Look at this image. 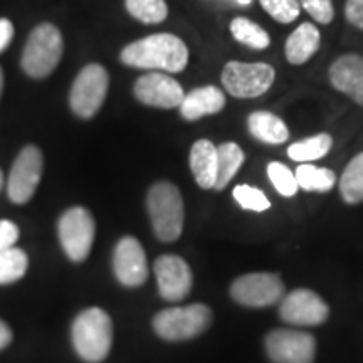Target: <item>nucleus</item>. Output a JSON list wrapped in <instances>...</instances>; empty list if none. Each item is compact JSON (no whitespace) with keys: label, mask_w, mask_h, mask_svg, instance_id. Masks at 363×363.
<instances>
[{"label":"nucleus","mask_w":363,"mask_h":363,"mask_svg":"<svg viewBox=\"0 0 363 363\" xmlns=\"http://www.w3.org/2000/svg\"><path fill=\"white\" fill-rule=\"evenodd\" d=\"M340 194L350 206L363 202V152L353 157L340 179Z\"/></svg>","instance_id":"obj_23"},{"label":"nucleus","mask_w":363,"mask_h":363,"mask_svg":"<svg viewBox=\"0 0 363 363\" xmlns=\"http://www.w3.org/2000/svg\"><path fill=\"white\" fill-rule=\"evenodd\" d=\"M2 91H4V71L0 67V96H2Z\"/></svg>","instance_id":"obj_36"},{"label":"nucleus","mask_w":363,"mask_h":363,"mask_svg":"<svg viewBox=\"0 0 363 363\" xmlns=\"http://www.w3.org/2000/svg\"><path fill=\"white\" fill-rule=\"evenodd\" d=\"M2 187H4V174L2 170H0V190H2Z\"/></svg>","instance_id":"obj_38"},{"label":"nucleus","mask_w":363,"mask_h":363,"mask_svg":"<svg viewBox=\"0 0 363 363\" xmlns=\"http://www.w3.org/2000/svg\"><path fill=\"white\" fill-rule=\"evenodd\" d=\"M11 342H12V331L6 325V321L0 320V350L6 348Z\"/></svg>","instance_id":"obj_35"},{"label":"nucleus","mask_w":363,"mask_h":363,"mask_svg":"<svg viewBox=\"0 0 363 363\" xmlns=\"http://www.w3.org/2000/svg\"><path fill=\"white\" fill-rule=\"evenodd\" d=\"M233 195L235 202L242 208H246V211L264 212L271 207V202L267 201L264 192L256 187H251V185H238Z\"/></svg>","instance_id":"obj_30"},{"label":"nucleus","mask_w":363,"mask_h":363,"mask_svg":"<svg viewBox=\"0 0 363 363\" xmlns=\"http://www.w3.org/2000/svg\"><path fill=\"white\" fill-rule=\"evenodd\" d=\"M321 44V34L316 26L310 24V22H303L298 26L286 40L284 54L288 59L289 65L301 66L315 56L320 49Z\"/></svg>","instance_id":"obj_18"},{"label":"nucleus","mask_w":363,"mask_h":363,"mask_svg":"<svg viewBox=\"0 0 363 363\" xmlns=\"http://www.w3.org/2000/svg\"><path fill=\"white\" fill-rule=\"evenodd\" d=\"M244 158H246V155H244L242 148L238 143L227 142L217 147L216 190H224L229 185V182L234 179V175L242 167Z\"/></svg>","instance_id":"obj_21"},{"label":"nucleus","mask_w":363,"mask_h":363,"mask_svg":"<svg viewBox=\"0 0 363 363\" xmlns=\"http://www.w3.org/2000/svg\"><path fill=\"white\" fill-rule=\"evenodd\" d=\"M13 39V24L9 19H0V54H2Z\"/></svg>","instance_id":"obj_34"},{"label":"nucleus","mask_w":363,"mask_h":363,"mask_svg":"<svg viewBox=\"0 0 363 363\" xmlns=\"http://www.w3.org/2000/svg\"><path fill=\"white\" fill-rule=\"evenodd\" d=\"M230 296L242 306H271L283 299L284 284L279 276L272 272H251L234 281L230 286Z\"/></svg>","instance_id":"obj_10"},{"label":"nucleus","mask_w":363,"mask_h":363,"mask_svg":"<svg viewBox=\"0 0 363 363\" xmlns=\"http://www.w3.org/2000/svg\"><path fill=\"white\" fill-rule=\"evenodd\" d=\"M190 170L203 190L214 189L217 182V147L211 140H199L190 150Z\"/></svg>","instance_id":"obj_19"},{"label":"nucleus","mask_w":363,"mask_h":363,"mask_svg":"<svg viewBox=\"0 0 363 363\" xmlns=\"http://www.w3.org/2000/svg\"><path fill=\"white\" fill-rule=\"evenodd\" d=\"M147 208L153 233L163 242H174L182 235L185 220L184 199L172 182H157L147 195Z\"/></svg>","instance_id":"obj_2"},{"label":"nucleus","mask_w":363,"mask_h":363,"mask_svg":"<svg viewBox=\"0 0 363 363\" xmlns=\"http://www.w3.org/2000/svg\"><path fill=\"white\" fill-rule=\"evenodd\" d=\"M267 357L274 363H313L316 340L298 330H274L266 337Z\"/></svg>","instance_id":"obj_11"},{"label":"nucleus","mask_w":363,"mask_h":363,"mask_svg":"<svg viewBox=\"0 0 363 363\" xmlns=\"http://www.w3.org/2000/svg\"><path fill=\"white\" fill-rule=\"evenodd\" d=\"M225 93L216 86H202L195 88L185 94L184 101L180 104V115L184 120L195 121L203 116L216 115L224 110Z\"/></svg>","instance_id":"obj_17"},{"label":"nucleus","mask_w":363,"mask_h":363,"mask_svg":"<svg viewBox=\"0 0 363 363\" xmlns=\"http://www.w3.org/2000/svg\"><path fill=\"white\" fill-rule=\"evenodd\" d=\"M247 128L257 142L266 145H283L289 138L288 126L271 111L251 113L247 118Z\"/></svg>","instance_id":"obj_20"},{"label":"nucleus","mask_w":363,"mask_h":363,"mask_svg":"<svg viewBox=\"0 0 363 363\" xmlns=\"http://www.w3.org/2000/svg\"><path fill=\"white\" fill-rule=\"evenodd\" d=\"M74 350L83 360L99 363L108 357L113 342V323L108 313L89 308L76 316L71 328Z\"/></svg>","instance_id":"obj_4"},{"label":"nucleus","mask_w":363,"mask_h":363,"mask_svg":"<svg viewBox=\"0 0 363 363\" xmlns=\"http://www.w3.org/2000/svg\"><path fill=\"white\" fill-rule=\"evenodd\" d=\"M61 246L71 261L81 262L89 256L94 240V219L84 207L67 208L57 222Z\"/></svg>","instance_id":"obj_8"},{"label":"nucleus","mask_w":363,"mask_h":363,"mask_svg":"<svg viewBox=\"0 0 363 363\" xmlns=\"http://www.w3.org/2000/svg\"><path fill=\"white\" fill-rule=\"evenodd\" d=\"M113 271L116 279L126 288L142 286L148 278L147 256L142 244L135 238H123L113 252Z\"/></svg>","instance_id":"obj_15"},{"label":"nucleus","mask_w":363,"mask_h":363,"mask_svg":"<svg viewBox=\"0 0 363 363\" xmlns=\"http://www.w3.org/2000/svg\"><path fill=\"white\" fill-rule=\"evenodd\" d=\"M44 169L43 152L35 145H27L13 162L7 180V195L13 203H27L38 189Z\"/></svg>","instance_id":"obj_9"},{"label":"nucleus","mask_w":363,"mask_h":363,"mask_svg":"<svg viewBox=\"0 0 363 363\" xmlns=\"http://www.w3.org/2000/svg\"><path fill=\"white\" fill-rule=\"evenodd\" d=\"M345 19L363 30V0H347L345 4Z\"/></svg>","instance_id":"obj_33"},{"label":"nucleus","mask_w":363,"mask_h":363,"mask_svg":"<svg viewBox=\"0 0 363 363\" xmlns=\"http://www.w3.org/2000/svg\"><path fill=\"white\" fill-rule=\"evenodd\" d=\"M126 12L142 24H160L169 17L165 0H125Z\"/></svg>","instance_id":"obj_26"},{"label":"nucleus","mask_w":363,"mask_h":363,"mask_svg":"<svg viewBox=\"0 0 363 363\" xmlns=\"http://www.w3.org/2000/svg\"><path fill=\"white\" fill-rule=\"evenodd\" d=\"M330 308L310 289H296L281 299L279 316L296 326H318L328 320Z\"/></svg>","instance_id":"obj_13"},{"label":"nucleus","mask_w":363,"mask_h":363,"mask_svg":"<svg viewBox=\"0 0 363 363\" xmlns=\"http://www.w3.org/2000/svg\"><path fill=\"white\" fill-rule=\"evenodd\" d=\"M157 276L158 291L167 301H182L192 289V271L180 256L165 254L153 266Z\"/></svg>","instance_id":"obj_14"},{"label":"nucleus","mask_w":363,"mask_h":363,"mask_svg":"<svg viewBox=\"0 0 363 363\" xmlns=\"http://www.w3.org/2000/svg\"><path fill=\"white\" fill-rule=\"evenodd\" d=\"M235 2H238L239 6H249V4H251L252 0H235Z\"/></svg>","instance_id":"obj_37"},{"label":"nucleus","mask_w":363,"mask_h":363,"mask_svg":"<svg viewBox=\"0 0 363 363\" xmlns=\"http://www.w3.org/2000/svg\"><path fill=\"white\" fill-rule=\"evenodd\" d=\"M65 52L61 30L54 24L44 22L35 26L27 38L21 56V67L33 79H44L56 71Z\"/></svg>","instance_id":"obj_3"},{"label":"nucleus","mask_w":363,"mask_h":363,"mask_svg":"<svg viewBox=\"0 0 363 363\" xmlns=\"http://www.w3.org/2000/svg\"><path fill=\"white\" fill-rule=\"evenodd\" d=\"M29 259L19 247H9L0 251V284H11L26 274Z\"/></svg>","instance_id":"obj_27"},{"label":"nucleus","mask_w":363,"mask_h":363,"mask_svg":"<svg viewBox=\"0 0 363 363\" xmlns=\"http://www.w3.org/2000/svg\"><path fill=\"white\" fill-rule=\"evenodd\" d=\"M301 9L310 13L318 24H330L335 17V9L331 0H299Z\"/></svg>","instance_id":"obj_31"},{"label":"nucleus","mask_w":363,"mask_h":363,"mask_svg":"<svg viewBox=\"0 0 363 363\" xmlns=\"http://www.w3.org/2000/svg\"><path fill=\"white\" fill-rule=\"evenodd\" d=\"M276 71L266 62L230 61L222 69V86L225 93L239 99L259 98L274 84Z\"/></svg>","instance_id":"obj_6"},{"label":"nucleus","mask_w":363,"mask_h":363,"mask_svg":"<svg viewBox=\"0 0 363 363\" xmlns=\"http://www.w3.org/2000/svg\"><path fill=\"white\" fill-rule=\"evenodd\" d=\"M264 11L281 24H291L301 13L299 0H259Z\"/></svg>","instance_id":"obj_29"},{"label":"nucleus","mask_w":363,"mask_h":363,"mask_svg":"<svg viewBox=\"0 0 363 363\" xmlns=\"http://www.w3.org/2000/svg\"><path fill=\"white\" fill-rule=\"evenodd\" d=\"M298 187L306 192H330L337 184V175L330 169H320L311 163H301L294 172Z\"/></svg>","instance_id":"obj_22"},{"label":"nucleus","mask_w":363,"mask_h":363,"mask_svg":"<svg viewBox=\"0 0 363 363\" xmlns=\"http://www.w3.org/2000/svg\"><path fill=\"white\" fill-rule=\"evenodd\" d=\"M133 94L142 104L162 110L180 108L185 98V91L179 81L158 71L140 76L133 86Z\"/></svg>","instance_id":"obj_12"},{"label":"nucleus","mask_w":363,"mask_h":363,"mask_svg":"<svg viewBox=\"0 0 363 363\" xmlns=\"http://www.w3.org/2000/svg\"><path fill=\"white\" fill-rule=\"evenodd\" d=\"M267 177H269L271 184L278 190V194L284 195V197H293L298 192V182L294 177V172H291L284 163L271 162L267 165Z\"/></svg>","instance_id":"obj_28"},{"label":"nucleus","mask_w":363,"mask_h":363,"mask_svg":"<svg viewBox=\"0 0 363 363\" xmlns=\"http://www.w3.org/2000/svg\"><path fill=\"white\" fill-rule=\"evenodd\" d=\"M333 138L328 133H320L310 138L299 140L288 148V157L294 162H313L323 158L331 150Z\"/></svg>","instance_id":"obj_25"},{"label":"nucleus","mask_w":363,"mask_h":363,"mask_svg":"<svg viewBox=\"0 0 363 363\" xmlns=\"http://www.w3.org/2000/svg\"><path fill=\"white\" fill-rule=\"evenodd\" d=\"M330 83L340 93L352 98L363 108V57L358 54H345L338 57L328 71Z\"/></svg>","instance_id":"obj_16"},{"label":"nucleus","mask_w":363,"mask_h":363,"mask_svg":"<svg viewBox=\"0 0 363 363\" xmlns=\"http://www.w3.org/2000/svg\"><path fill=\"white\" fill-rule=\"evenodd\" d=\"M120 59L128 67L177 74L189 65V48L175 34H152L125 45Z\"/></svg>","instance_id":"obj_1"},{"label":"nucleus","mask_w":363,"mask_h":363,"mask_svg":"<svg viewBox=\"0 0 363 363\" xmlns=\"http://www.w3.org/2000/svg\"><path fill=\"white\" fill-rule=\"evenodd\" d=\"M230 34L239 44L247 45L251 49H267L271 45V38L264 29L256 22L246 19V17H235L230 22Z\"/></svg>","instance_id":"obj_24"},{"label":"nucleus","mask_w":363,"mask_h":363,"mask_svg":"<svg viewBox=\"0 0 363 363\" xmlns=\"http://www.w3.org/2000/svg\"><path fill=\"white\" fill-rule=\"evenodd\" d=\"M110 88V74L98 62L86 65L69 91V106L76 116L89 120L101 110Z\"/></svg>","instance_id":"obj_7"},{"label":"nucleus","mask_w":363,"mask_h":363,"mask_svg":"<svg viewBox=\"0 0 363 363\" xmlns=\"http://www.w3.org/2000/svg\"><path fill=\"white\" fill-rule=\"evenodd\" d=\"M212 323V311L206 305L167 308L153 318L157 335L169 342H184L195 338Z\"/></svg>","instance_id":"obj_5"},{"label":"nucleus","mask_w":363,"mask_h":363,"mask_svg":"<svg viewBox=\"0 0 363 363\" xmlns=\"http://www.w3.org/2000/svg\"><path fill=\"white\" fill-rule=\"evenodd\" d=\"M19 239V227L12 220H0V251L13 247Z\"/></svg>","instance_id":"obj_32"}]
</instances>
